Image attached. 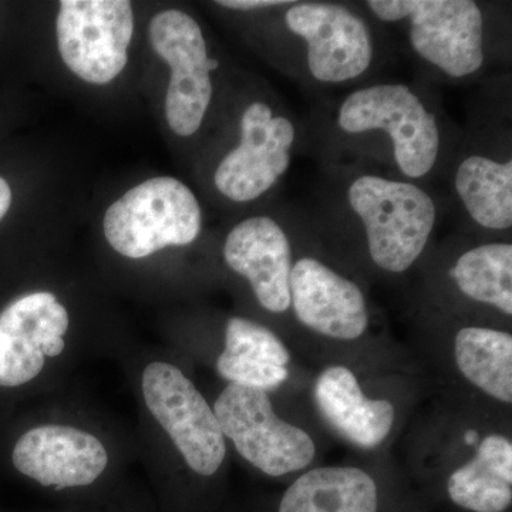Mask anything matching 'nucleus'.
I'll list each match as a JSON object with an SVG mask.
<instances>
[{
  "instance_id": "nucleus-9",
  "label": "nucleus",
  "mask_w": 512,
  "mask_h": 512,
  "mask_svg": "<svg viewBox=\"0 0 512 512\" xmlns=\"http://www.w3.org/2000/svg\"><path fill=\"white\" fill-rule=\"evenodd\" d=\"M151 46L170 64L171 79L165 99L168 126L177 136L190 137L202 126L211 106V73L220 62L208 53L207 40L197 20L177 9L154 16Z\"/></svg>"
},
{
  "instance_id": "nucleus-6",
  "label": "nucleus",
  "mask_w": 512,
  "mask_h": 512,
  "mask_svg": "<svg viewBox=\"0 0 512 512\" xmlns=\"http://www.w3.org/2000/svg\"><path fill=\"white\" fill-rule=\"evenodd\" d=\"M212 410L224 437L248 463L268 476L295 473L315 458L311 436L279 419L264 390L228 384Z\"/></svg>"
},
{
  "instance_id": "nucleus-3",
  "label": "nucleus",
  "mask_w": 512,
  "mask_h": 512,
  "mask_svg": "<svg viewBox=\"0 0 512 512\" xmlns=\"http://www.w3.org/2000/svg\"><path fill=\"white\" fill-rule=\"evenodd\" d=\"M367 10L389 25H406L410 49L450 80L476 76L487 63V18L473 0H370Z\"/></svg>"
},
{
  "instance_id": "nucleus-14",
  "label": "nucleus",
  "mask_w": 512,
  "mask_h": 512,
  "mask_svg": "<svg viewBox=\"0 0 512 512\" xmlns=\"http://www.w3.org/2000/svg\"><path fill=\"white\" fill-rule=\"evenodd\" d=\"M224 258L232 271L248 279L266 311L291 308L292 244L281 222L268 215L239 222L225 241Z\"/></svg>"
},
{
  "instance_id": "nucleus-13",
  "label": "nucleus",
  "mask_w": 512,
  "mask_h": 512,
  "mask_svg": "<svg viewBox=\"0 0 512 512\" xmlns=\"http://www.w3.org/2000/svg\"><path fill=\"white\" fill-rule=\"evenodd\" d=\"M12 458L20 473L57 490L93 484L109 463L106 447L97 437L57 424L26 431Z\"/></svg>"
},
{
  "instance_id": "nucleus-21",
  "label": "nucleus",
  "mask_w": 512,
  "mask_h": 512,
  "mask_svg": "<svg viewBox=\"0 0 512 512\" xmlns=\"http://www.w3.org/2000/svg\"><path fill=\"white\" fill-rule=\"evenodd\" d=\"M224 352L284 367L291 362L288 349L272 330L245 318L228 320Z\"/></svg>"
},
{
  "instance_id": "nucleus-20",
  "label": "nucleus",
  "mask_w": 512,
  "mask_h": 512,
  "mask_svg": "<svg viewBox=\"0 0 512 512\" xmlns=\"http://www.w3.org/2000/svg\"><path fill=\"white\" fill-rule=\"evenodd\" d=\"M458 291L471 301L512 315V245L485 242L467 249L450 269Z\"/></svg>"
},
{
  "instance_id": "nucleus-23",
  "label": "nucleus",
  "mask_w": 512,
  "mask_h": 512,
  "mask_svg": "<svg viewBox=\"0 0 512 512\" xmlns=\"http://www.w3.org/2000/svg\"><path fill=\"white\" fill-rule=\"evenodd\" d=\"M286 2H279V0H222L217 2V5L222 8L232 10H264L272 8H282Z\"/></svg>"
},
{
  "instance_id": "nucleus-25",
  "label": "nucleus",
  "mask_w": 512,
  "mask_h": 512,
  "mask_svg": "<svg viewBox=\"0 0 512 512\" xmlns=\"http://www.w3.org/2000/svg\"><path fill=\"white\" fill-rule=\"evenodd\" d=\"M478 440V433L476 430H468L466 436H464V441H466L467 446H473L476 444Z\"/></svg>"
},
{
  "instance_id": "nucleus-18",
  "label": "nucleus",
  "mask_w": 512,
  "mask_h": 512,
  "mask_svg": "<svg viewBox=\"0 0 512 512\" xmlns=\"http://www.w3.org/2000/svg\"><path fill=\"white\" fill-rule=\"evenodd\" d=\"M375 480L355 467H320L286 490L279 512H377Z\"/></svg>"
},
{
  "instance_id": "nucleus-24",
  "label": "nucleus",
  "mask_w": 512,
  "mask_h": 512,
  "mask_svg": "<svg viewBox=\"0 0 512 512\" xmlns=\"http://www.w3.org/2000/svg\"><path fill=\"white\" fill-rule=\"evenodd\" d=\"M10 204H12V190H10L6 180L0 177V220H2L6 212L9 211Z\"/></svg>"
},
{
  "instance_id": "nucleus-11",
  "label": "nucleus",
  "mask_w": 512,
  "mask_h": 512,
  "mask_svg": "<svg viewBox=\"0 0 512 512\" xmlns=\"http://www.w3.org/2000/svg\"><path fill=\"white\" fill-rule=\"evenodd\" d=\"M66 308L50 292H33L0 313V386L18 387L40 375L46 357L63 353Z\"/></svg>"
},
{
  "instance_id": "nucleus-4",
  "label": "nucleus",
  "mask_w": 512,
  "mask_h": 512,
  "mask_svg": "<svg viewBox=\"0 0 512 512\" xmlns=\"http://www.w3.org/2000/svg\"><path fill=\"white\" fill-rule=\"evenodd\" d=\"M284 26L301 49L303 74L320 86L359 82L376 62L372 25L336 2H286Z\"/></svg>"
},
{
  "instance_id": "nucleus-12",
  "label": "nucleus",
  "mask_w": 512,
  "mask_h": 512,
  "mask_svg": "<svg viewBox=\"0 0 512 512\" xmlns=\"http://www.w3.org/2000/svg\"><path fill=\"white\" fill-rule=\"evenodd\" d=\"M291 306L303 326L338 340L359 339L369 326L362 289L313 256L292 265Z\"/></svg>"
},
{
  "instance_id": "nucleus-2",
  "label": "nucleus",
  "mask_w": 512,
  "mask_h": 512,
  "mask_svg": "<svg viewBox=\"0 0 512 512\" xmlns=\"http://www.w3.org/2000/svg\"><path fill=\"white\" fill-rule=\"evenodd\" d=\"M346 200L365 232L370 259L390 274L416 264L439 221L437 202L413 181L357 174L346 187Z\"/></svg>"
},
{
  "instance_id": "nucleus-19",
  "label": "nucleus",
  "mask_w": 512,
  "mask_h": 512,
  "mask_svg": "<svg viewBox=\"0 0 512 512\" xmlns=\"http://www.w3.org/2000/svg\"><path fill=\"white\" fill-rule=\"evenodd\" d=\"M456 362L468 382L500 402H512L510 333L468 326L457 333Z\"/></svg>"
},
{
  "instance_id": "nucleus-16",
  "label": "nucleus",
  "mask_w": 512,
  "mask_h": 512,
  "mask_svg": "<svg viewBox=\"0 0 512 512\" xmlns=\"http://www.w3.org/2000/svg\"><path fill=\"white\" fill-rule=\"evenodd\" d=\"M454 191L468 218L487 231L503 232L512 225V161L471 151L454 171Z\"/></svg>"
},
{
  "instance_id": "nucleus-17",
  "label": "nucleus",
  "mask_w": 512,
  "mask_h": 512,
  "mask_svg": "<svg viewBox=\"0 0 512 512\" xmlns=\"http://www.w3.org/2000/svg\"><path fill=\"white\" fill-rule=\"evenodd\" d=\"M448 495L473 512H504L512 503V444L491 434L481 440L477 456L448 478Z\"/></svg>"
},
{
  "instance_id": "nucleus-10",
  "label": "nucleus",
  "mask_w": 512,
  "mask_h": 512,
  "mask_svg": "<svg viewBox=\"0 0 512 512\" xmlns=\"http://www.w3.org/2000/svg\"><path fill=\"white\" fill-rule=\"evenodd\" d=\"M133 30V8L127 0L60 2V56L84 82L107 84L123 72Z\"/></svg>"
},
{
  "instance_id": "nucleus-15",
  "label": "nucleus",
  "mask_w": 512,
  "mask_h": 512,
  "mask_svg": "<svg viewBox=\"0 0 512 512\" xmlns=\"http://www.w3.org/2000/svg\"><path fill=\"white\" fill-rule=\"evenodd\" d=\"M313 399L326 423L357 447L380 446L392 430L393 404L367 399L348 367L323 370L313 387Z\"/></svg>"
},
{
  "instance_id": "nucleus-5",
  "label": "nucleus",
  "mask_w": 512,
  "mask_h": 512,
  "mask_svg": "<svg viewBox=\"0 0 512 512\" xmlns=\"http://www.w3.org/2000/svg\"><path fill=\"white\" fill-rule=\"evenodd\" d=\"M201 227L200 202L187 185L173 177L151 178L131 188L104 217L107 241L131 259L190 245Z\"/></svg>"
},
{
  "instance_id": "nucleus-22",
  "label": "nucleus",
  "mask_w": 512,
  "mask_h": 512,
  "mask_svg": "<svg viewBox=\"0 0 512 512\" xmlns=\"http://www.w3.org/2000/svg\"><path fill=\"white\" fill-rule=\"evenodd\" d=\"M217 369L222 379L228 380L229 384L264 390V392L276 389L289 377L288 369L284 366L229 355L227 352H222L218 357Z\"/></svg>"
},
{
  "instance_id": "nucleus-1",
  "label": "nucleus",
  "mask_w": 512,
  "mask_h": 512,
  "mask_svg": "<svg viewBox=\"0 0 512 512\" xmlns=\"http://www.w3.org/2000/svg\"><path fill=\"white\" fill-rule=\"evenodd\" d=\"M336 126L346 136L384 134L407 181L429 177L443 156V127L430 101L406 83L359 87L340 101Z\"/></svg>"
},
{
  "instance_id": "nucleus-7",
  "label": "nucleus",
  "mask_w": 512,
  "mask_h": 512,
  "mask_svg": "<svg viewBox=\"0 0 512 512\" xmlns=\"http://www.w3.org/2000/svg\"><path fill=\"white\" fill-rule=\"evenodd\" d=\"M239 128V143L218 164L214 184L228 200L251 202L264 197L288 173L298 128L291 114L261 100L244 110Z\"/></svg>"
},
{
  "instance_id": "nucleus-8",
  "label": "nucleus",
  "mask_w": 512,
  "mask_h": 512,
  "mask_svg": "<svg viewBox=\"0 0 512 512\" xmlns=\"http://www.w3.org/2000/svg\"><path fill=\"white\" fill-rule=\"evenodd\" d=\"M141 387L148 410L191 470L205 477L217 473L227 454L225 437L194 383L178 367L153 362L144 370Z\"/></svg>"
}]
</instances>
